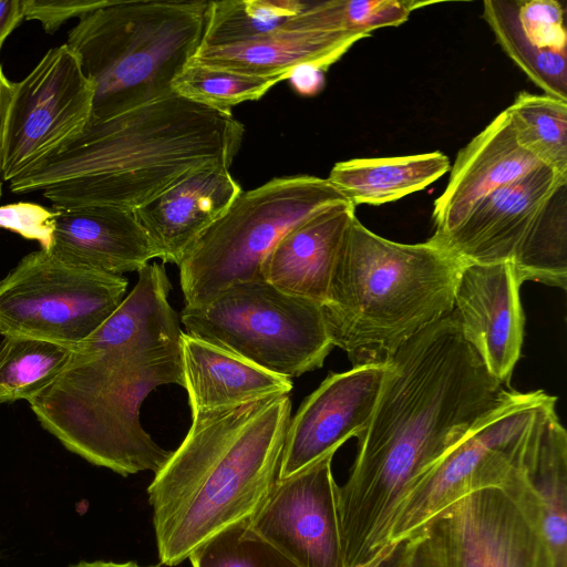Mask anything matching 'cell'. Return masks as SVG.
<instances>
[{"mask_svg":"<svg viewBox=\"0 0 567 567\" xmlns=\"http://www.w3.org/2000/svg\"><path fill=\"white\" fill-rule=\"evenodd\" d=\"M518 394L488 372L454 309L406 341L388 363L349 476L338 485L343 567L377 559L415 482Z\"/></svg>","mask_w":567,"mask_h":567,"instance_id":"cell-1","label":"cell"},{"mask_svg":"<svg viewBox=\"0 0 567 567\" xmlns=\"http://www.w3.org/2000/svg\"><path fill=\"white\" fill-rule=\"evenodd\" d=\"M163 264H147L117 310L78 343L60 373L28 400L66 450L122 476L158 472L173 451L141 424L159 385L184 388L181 334Z\"/></svg>","mask_w":567,"mask_h":567,"instance_id":"cell-2","label":"cell"},{"mask_svg":"<svg viewBox=\"0 0 567 567\" xmlns=\"http://www.w3.org/2000/svg\"><path fill=\"white\" fill-rule=\"evenodd\" d=\"M230 110L176 93L89 123L65 148L9 182L41 190L55 208L107 205L135 210L187 174L229 168L244 137Z\"/></svg>","mask_w":567,"mask_h":567,"instance_id":"cell-3","label":"cell"},{"mask_svg":"<svg viewBox=\"0 0 567 567\" xmlns=\"http://www.w3.org/2000/svg\"><path fill=\"white\" fill-rule=\"evenodd\" d=\"M290 416L289 394L193 415L147 487L161 564L176 566L251 519L279 478Z\"/></svg>","mask_w":567,"mask_h":567,"instance_id":"cell-4","label":"cell"},{"mask_svg":"<svg viewBox=\"0 0 567 567\" xmlns=\"http://www.w3.org/2000/svg\"><path fill=\"white\" fill-rule=\"evenodd\" d=\"M462 266L430 238L396 243L355 217L321 306L332 346L353 367L388 364L406 341L453 311Z\"/></svg>","mask_w":567,"mask_h":567,"instance_id":"cell-5","label":"cell"},{"mask_svg":"<svg viewBox=\"0 0 567 567\" xmlns=\"http://www.w3.org/2000/svg\"><path fill=\"white\" fill-rule=\"evenodd\" d=\"M209 0H109L69 31L66 44L93 83L89 123L171 95L202 45Z\"/></svg>","mask_w":567,"mask_h":567,"instance_id":"cell-6","label":"cell"},{"mask_svg":"<svg viewBox=\"0 0 567 567\" xmlns=\"http://www.w3.org/2000/svg\"><path fill=\"white\" fill-rule=\"evenodd\" d=\"M567 175L539 166L430 239L462 264H512L518 279L567 288Z\"/></svg>","mask_w":567,"mask_h":567,"instance_id":"cell-7","label":"cell"},{"mask_svg":"<svg viewBox=\"0 0 567 567\" xmlns=\"http://www.w3.org/2000/svg\"><path fill=\"white\" fill-rule=\"evenodd\" d=\"M342 203L349 202L327 178L311 175L275 177L243 190L182 258L185 306H202L235 282L260 277L262 260L289 230Z\"/></svg>","mask_w":567,"mask_h":567,"instance_id":"cell-8","label":"cell"},{"mask_svg":"<svg viewBox=\"0 0 567 567\" xmlns=\"http://www.w3.org/2000/svg\"><path fill=\"white\" fill-rule=\"evenodd\" d=\"M321 306L258 277L185 306L181 320L188 336L291 379L320 369L333 348Z\"/></svg>","mask_w":567,"mask_h":567,"instance_id":"cell-9","label":"cell"},{"mask_svg":"<svg viewBox=\"0 0 567 567\" xmlns=\"http://www.w3.org/2000/svg\"><path fill=\"white\" fill-rule=\"evenodd\" d=\"M421 529L440 567H557L519 464L504 486L463 496Z\"/></svg>","mask_w":567,"mask_h":567,"instance_id":"cell-10","label":"cell"},{"mask_svg":"<svg viewBox=\"0 0 567 567\" xmlns=\"http://www.w3.org/2000/svg\"><path fill=\"white\" fill-rule=\"evenodd\" d=\"M127 285L32 251L0 281V333L75 347L117 310Z\"/></svg>","mask_w":567,"mask_h":567,"instance_id":"cell-11","label":"cell"},{"mask_svg":"<svg viewBox=\"0 0 567 567\" xmlns=\"http://www.w3.org/2000/svg\"><path fill=\"white\" fill-rule=\"evenodd\" d=\"M549 395L519 392L421 476L393 515L388 546L405 542L463 496L504 486L518 467L535 413Z\"/></svg>","mask_w":567,"mask_h":567,"instance_id":"cell-12","label":"cell"},{"mask_svg":"<svg viewBox=\"0 0 567 567\" xmlns=\"http://www.w3.org/2000/svg\"><path fill=\"white\" fill-rule=\"evenodd\" d=\"M94 86L74 51L52 48L20 82L10 112L2 182L32 169L72 143L87 126Z\"/></svg>","mask_w":567,"mask_h":567,"instance_id":"cell-13","label":"cell"},{"mask_svg":"<svg viewBox=\"0 0 567 567\" xmlns=\"http://www.w3.org/2000/svg\"><path fill=\"white\" fill-rule=\"evenodd\" d=\"M334 453L278 480L249 520L260 537L299 567H343Z\"/></svg>","mask_w":567,"mask_h":567,"instance_id":"cell-14","label":"cell"},{"mask_svg":"<svg viewBox=\"0 0 567 567\" xmlns=\"http://www.w3.org/2000/svg\"><path fill=\"white\" fill-rule=\"evenodd\" d=\"M386 372L388 364H369L330 373L290 419L278 480L337 452L350 437H360L373 415Z\"/></svg>","mask_w":567,"mask_h":567,"instance_id":"cell-15","label":"cell"},{"mask_svg":"<svg viewBox=\"0 0 567 567\" xmlns=\"http://www.w3.org/2000/svg\"><path fill=\"white\" fill-rule=\"evenodd\" d=\"M522 284L512 264H463L454 289L463 338L488 372L507 385L524 341Z\"/></svg>","mask_w":567,"mask_h":567,"instance_id":"cell-16","label":"cell"},{"mask_svg":"<svg viewBox=\"0 0 567 567\" xmlns=\"http://www.w3.org/2000/svg\"><path fill=\"white\" fill-rule=\"evenodd\" d=\"M55 214L50 255L68 265L123 276L140 271L158 252L134 210L87 205L52 207Z\"/></svg>","mask_w":567,"mask_h":567,"instance_id":"cell-17","label":"cell"},{"mask_svg":"<svg viewBox=\"0 0 567 567\" xmlns=\"http://www.w3.org/2000/svg\"><path fill=\"white\" fill-rule=\"evenodd\" d=\"M545 166L518 142L506 111L457 153L444 190L433 203V235L455 228L487 195Z\"/></svg>","mask_w":567,"mask_h":567,"instance_id":"cell-18","label":"cell"},{"mask_svg":"<svg viewBox=\"0 0 567 567\" xmlns=\"http://www.w3.org/2000/svg\"><path fill=\"white\" fill-rule=\"evenodd\" d=\"M484 20L511 60L544 94L567 102L565 8L556 0H486Z\"/></svg>","mask_w":567,"mask_h":567,"instance_id":"cell-19","label":"cell"},{"mask_svg":"<svg viewBox=\"0 0 567 567\" xmlns=\"http://www.w3.org/2000/svg\"><path fill=\"white\" fill-rule=\"evenodd\" d=\"M241 192L228 168L207 166L187 174L134 213L158 258L178 266L188 248Z\"/></svg>","mask_w":567,"mask_h":567,"instance_id":"cell-20","label":"cell"},{"mask_svg":"<svg viewBox=\"0 0 567 567\" xmlns=\"http://www.w3.org/2000/svg\"><path fill=\"white\" fill-rule=\"evenodd\" d=\"M355 207H328L289 230L260 265V277L277 289L323 305Z\"/></svg>","mask_w":567,"mask_h":567,"instance_id":"cell-21","label":"cell"},{"mask_svg":"<svg viewBox=\"0 0 567 567\" xmlns=\"http://www.w3.org/2000/svg\"><path fill=\"white\" fill-rule=\"evenodd\" d=\"M184 388L192 415L289 394L291 379L271 373L208 342L181 334Z\"/></svg>","mask_w":567,"mask_h":567,"instance_id":"cell-22","label":"cell"},{"mask_svg":"<svg viewBox=\"0 0 567 567\" xmlns=\"http://www.w3.org/2000/svg\"><path fill=\"white\" fill-rule=\"evenodd\" d=\"M367 37L343 31L280 29L258 39L226 47L199 48L192 61L259 76L288 79L298 66L326 71Z\"/></svg>","mask_w":567,"mask_h":567,"instance_id":"cell-23","label":"cell"},{"mask_svg":"<svg viewBox=\"0 0 567 567\" xmlns=\"http://www.w3.org/2000/svg\"><path fill=\"white\" fill-rule=\"evenodd\" d=\"M549 395L526 433L519 467L542 507L543 527L557 567H567V433Z\"/></svg>","mask_w":567,"mask_h":567,"instance_id":"cell-24","label":"cell"},{"mask_svg":"<svg viewBox=\"0 0 567 567\" xmlns=\"http://www.w3.org/2000/svg\"><path fill=\"white\" fill-rule=\"evenodd\" d=\"M451 168L442 152L352 158L336 163L327 179L354 207L379 206L426 188Z\"/></svg>","mask_w":567,"mask_h":567,"instance_id":"cell-25","label":"cell"},{"mask_svg":"<svg viewBox=\"0 0 567 567\" xmlns=\"http://www.w3.org/2000/svg\"><path fill=\"white\" fill-rule=\"evenodd\" d=\"M74 347L22 336L0 342V403L29 400L60 373Z\"/></svg>","mask_w":567,"mask_h":567,"instance_id":"cell-26","label":"cell"},{"mask_svg":"<svg viewBox=\"0 0 567 567\" xmlns=\"http://www.w3.org/2000/svg\"><path fill=\"white\" fill-rule=\"evenodd\" d=\"M306 4L298 0L210 1L200 48L244 43L276 32Z\"/></svg>","mask_w":567,"mask_h":567,"instance_id":"cell-27","label":"cell"},{"mask_svg":"<svg viewBox=\"0 0 567 567\" xmlns=\"http://www.w3.org/2000/svg\"><path fill=\"white\" fill-rule=\"evenodd\" d=\"M505 111L519 144L545 166L567 175V102L522 91Z\"/></svg>","mask_w":567,"mask_h":567,"instance_id":"cell-28","label":"cell"},{"mask_svg":"<svg viewBox=\"0 0 567 567\" xmlns=\"http://www.w3.org/2000/svg\"><path fill=\"white\" fill-rule=\"evenodd\" d=\"M430 2L411 0H332L307 3L285 29L343 31L370 37L372 31L398 27Z\"/></svg>","mask_w":567,"mask_h":567,"instance_id":"cell-29","label":"cell"},{"mask_svg":"<svg viewBox=\"0 0 567 567\" xmlns=\"http://www.w3.org/2000/svg\"><path fill=\"white\" fill-rule=\"evenodd\" d=\"M286 79L259 76L190 61L173 82L177 95L213 109L230 110L246 101L262 97Z\"/></svg>","mask_w":567,"mask_h":567,"instance_id":"cell-30","label":"cell"},{"mask_svg":"<svg viewBox=\"0 0 567 567\" xmlns=\"http://www.w3.org/2000/svg\"><path fill=\"white\" fill-rule=\"evenodd\" d=\"M188 559L193 567H299L260 537L249 520L221 530Z\"/></svg>","mask_w":567,"mask_h":567,"instance_id":"cell-31","label":"cell"},{"mask_svg":"<svg viewBox=\"0 0 567 567\" xmlns=\"http://www.w3.org/2000/svg\"><path fill=\"white\" fill-rule=\"evenodd\" d=\"M54 218L53 209L30 202L0 206V228L17 233L25 239L37 240L43 250L51 247Z\"/></svg>","mask_w":567,"mask_h":567,"instance_id":"cell-32","label":"cell"},{"mask_svg":"<svg viewBox=\"0 0 567 567\" xmlns=\"http://www.w3.org/2000/svg\"><path fill=\"white\" fill-rule=\"evenodd\" d=\"M109 0H23L24 19L40 22L42 29L55 33L72 18L83 16L105 6Z\"/></svg>","mask_w":567,"mask_h":567,"instance_id":"cell-33","label":"cell"},{"mask_svg":"<svg viewBox=\"0 0 567 567\" xmlns=\"http://www.w3.org/2000/svg\"><path fill=\"white\" fill-rule=\"evenodd\" d=\"M396 567H440L423 529L404 542Z\"/></svg>","mask_w":567,"mask_h":567,"instance_id":"cell-34","label":"cell"},{"mask_svg":"<svg viewBox=\"0 0 567 567\" xmlns=\"http://www.w3.org/2000/svg\"><path fill=\"white\" fill-rule=\"evenodd\" d=\"M323 72L316 65L305 64L296 68L287 80L297 93L303 96H313L324 87Z\"/></svg>","mask_w":567,"mask_h":567,"instance_id":"cell-35","label":"cell"},{"mask_svg":"<svg viewBox=\"0 0 567 567\" xmlns=\"http://www.w3.org/2000/svg\"><path fill=\"white\" fill-rule=\"evenodd\" d=\"M16 91V82L10 81L0 64V181H2V168L9 127L11 106Z\"/></svg>","mask_w":567,"mask_h":567,"instance_id":"cell-36","label":"cell"},{"mask_svg":"<svg viewBox=\"0 0 567 567\" xmlns=\"http://www.w3.org/2000/svg\"><path fill=\"white\" fill-rule=\"evenodd\" d=\"M23 19V0H0V51L6 39Z\"/></svg>","mask_w":567,"mask_h":567,"instance_id":"cell-37","label":"cell"},{"mask_svg":"<svg viewBox=\"0 0 567 567\" xmlns=\"http://www.w3.org/2000/svg\"><path fill=\"white\" fill-rule=\"evenodd\" d=\"M403 545L404 542L389 546L384 553L364 567H396L403 550Z\"/></svg>","mask_w":567,"mask_h":567,"instance_id":"cell-38","label":"cell"},{"mask_svg":"<svg viewBox=\"0 0 567 567\" xmlns=\"http://www.w3.org/2000/svg\"><path fill=\"white\" fill-rule=\"evenodd\" d=\"M71 567H143L137 565L135 561L127 563H113V561H81ZM153 567V566H148Z\"/></svg>","mask_w":567,"mask_h":567,"instance_id":"cell-39","label":"cell"},{"mask_svg":"<svg viewBox=\"0 0 567 567\" xmlns=\"http://www.w3.org/2000/svg\"><path fill=\"white\" fill-rule=\"evenodd\" d=\"M1 195H2V181H0V198H1Z\"/></svg>","mask_w":567,"mask_h":567,"instance_id":"cell-40","label":"cell"}]
</instances>
